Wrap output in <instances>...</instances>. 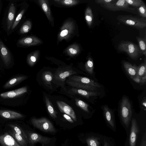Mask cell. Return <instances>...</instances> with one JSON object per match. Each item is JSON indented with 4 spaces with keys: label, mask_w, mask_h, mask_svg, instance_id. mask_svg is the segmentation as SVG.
I'll use <instances>...</instances> for the list:
<instances>
[{
    "label": "cell",
    "mask_w": 146,
    "mask_h": 146,
    "mask_svg": "<svg viewBox=\"0 0 146 146\" xmlns=\"http://www.w3.org/2000/svg\"><path fill=\"white\" fill-rule=\"evenodd\" d=\"M66 83L74 88L91 92H97L101 87L99 84L88 78L79 76H71Z\"/></svg>",
    "instance_id": "cell-1"
},
{
    "label": "cell",
    "mask_w": 146,
    "mask_h": 146,
    "mask_svg": "<svg viewBox=\"0 0 146 146\" xmlns=\"http://www.w3.org/2000/svg\"><path fill=\"white\" fill-rule=\"evenodd\" d=\"M77 73L70 67H60L56 70L54 74L52 82L57 86L64 88L66 79Z\"/></svg>",
    "instance_id": "cell-2"
},
{
    "label": "cell",
    "mask_w": 146,
    "mask_h": 146,
    "mask_svg": "<svg viewBox=\"0 0 146 146\" xmlns=\"http://www.w3.org/2000/svg\"><path fill=\"white\" fill-rule=\"evenodd\" d=\"M116 19L119 22L137 29H142L146 27L145 18H138L131 15H120Z\"/></svg>",
    "instance_id": "cell-3"
},
{
    "label": "cell",
    "mask_w": 146,
    "mask_h": 146,
    "mask_svg": "<svg viewBox=\"0 0 146 146\" xmlns=\"http://www.w3.org/2000/svg\"><path fill=\"white\" fill-rule=\"evenodd\" d=\"M117 48L119 51L127 53L133 60L137 59L142 54L138 46L131 42L124 41L121 42L118 45Z\"/></svg>",
    "instance_id": "cell-4"
},
{
    "label": "cell",
    "mask_w": 146,
    "mask_h": 146,
    "mask_svg": "<svg viewBox=\"0 0 146 146\" xmlns=\"http://www.w3.org/2000/svg\"><path fill=\"white\" fill-rule=\"evenodd\" d=\"M120 113L122 122L127 127H128L131 118L132 111L131 103L126 97H124L122 99Z\"/></svg>",
    "instance_id": "cell-5"
},
{
    "label": "cell",
    "mask_w": 146,
    "mask_h": 146,
    "mask_svg": "<svg viewBox=\"0 0 146 146\" xmlns=\"http://www.w3.org/2000/svg\"><path fill=\"white\" fill-rule=\"evenodd\" d=\"M31 122L34 127L45 132L55 133L56 130L51 122L45 117L32 118Z\"/></svg>",
    "instance_id": "cell-6"
},
{
    "label": "cell",
    "mask_w": 146,
    "mask_h": 146,
    "mask_svg": "<svg viewBox=\"0 0 146 146\" xmlns=\"http://www.w3.org/2000/svg\"><path fill=\"white\" fill-rule=\"evenodd\" d=\"M75 26L74 23L71 21H68L63 24L58 35V39L61 41L64 39H68L74 32Z\"/></svg>",
    "instance_id": "cell-7"
},
{
    "label": "cell",
    "mask_w": 146,
    "mask_h": 146,
    "mask_svg": "<svg viewBox=\"0 0 146 146\" xmlns=\"http://www.w3.org/2000/svg\"><path fill=\"white\" fill-rule=\"evenodd\" d=\"M28 140L31 146H34L37 143H39L42 145L49 143L51 139L44 137L35 133H30L28 135Z\"/></svg>",
    "instance_id": "cell-8"
},
{
    "label": "cell",
    "mask_w": 146,
    "mask_h": 146,
    "mask_svg": "<svg viewBox=\"0 0 146 146\" xmlns=\"http://www.w3.org/2000/svg\"><path fill=\"white\" fill-rule=\"evenodd\" d=\"M139 132V129L137 121L133 118L131 121L129 139L130 146H135Z\"/></svg>",
    "instance_id": "cell-9"
},
{
    "label": "cell",
    "mask_w": 146,
    "mask_h": 146,
    "mask_svg": "<svg viewBox=\"0 0 146 146\" xmlns=\"http://www.w3.org/2000/svg\"><path fill=\"white\" fill-rule=\"evenodd\" d=\"M115 11H123L134 14H137L138 12L136 8L130 7L125 0L116 1L114 3Z\"/></svg>",
    "instance_id": "cell-10"
},
{
    "label": "cell",
    "mask_w": 146,
    "mask_h": 146,
    "mask_svg": "<svg viewBox=\"0 0 146 146\" xmlns=\"http://www.w3.org/2000/svg\"><path fill=\"white\" fill-rule=\"evenodd\" d=\"M56 104L60 111L70 116L74 121H77V118L72 108L69 105L62 101H57Z\"/></svg>",
    "instance_id": "cell-11"
},
{
    "label": "cell",
    "mask_w": 146,
    "mask_h": 146,
    "mask_svg": "<svg viewBox=\"0 0 146 146\" xmlns=\"http://www.w3.org/2000/svg\"><path fill=\"white\" fill-rule=\"evenodd\" d=\"M0 56L5 65L9 66L11 62V54L8 49L0 40Z\"/></svg>",
    "instance_id": "cell-12"
},
{
    "label": "cell",
    "mask_w": 146,
    "mask_h": 146,
    "mask_svg": "<svg viewBox=\"0 0 146 146\" xmlns=\"http://www.w3.org/2000/svg\"><path fill=\"white\" fill-rule=\"evenodd\" d=\"M70 94L78 95L87 98L94 96H97L100 93L98 92H91L86 90L73 88L70 89L67 92Z\"/></svg>",
    "instance_id": "cell-13"
},
{
    "label": "cell",
    "mask_w": 146,
    "mask_h": 146,
    "mask_svg": "<svg viewBox=\"0 0 146 146\" xmlns=\"http://www.w3.org/2000/svg\"><path fill=\"white\" fill-rule=\"evenodd\" d=\"M0 144L1 146H21L12 136L7 132L0 135Z\"/></svg>",
    "instance_id": "cell-14"
},
{
    "label": "cell",
    "mask_w": 146,
    "mask_h": 146,
    "mask_svg": "<svg viewBox=\"0 0 146 146\" xmlns=\"http://www.w3.org/2000/svg\"><path fill=\"white\" fill-rule=\"evenodd\" d=\"M27 88L24 87L2 93L0 94V96L3 98H13L23 94L27 92Z\"/></svg>",
    "instance_id": "cell-15"
},
{
    "label": "cell",
    "mask_w": 146,
    "mask_h": 146,
    "mask_svg": "<svg viewBox=\"0 0 146 146\" xmlns=\"http://www.w3.org/2000/svg\"><path fill=\"white\" fill-rule=\"evenodd\" d=\"M42 43L38 38L34 36H29L23 38L18 41L19 44L23 46H35Z\"/></svg>",
    "instance_id": "cell-16"
},
{
    "label": "cell",
    "mask_w": 146,
    "mask_h": 146,
    "mask_svg": "<svg viewBox=\"0 0 146 146\" xmlns=\"http://www.w3.org/2000/svg\"><path fill=\"white\" fill-rule=\"evenodd\" d=\"M15 12V7L14 4L12 3L9 8L7 19V29L8 31L11 28L14 21Z\"/></svg>",
    "instance_id": "cell-17"
},
{
    "label": "cell",
    "mask_w": 146,
    "mask_h": 146,
    "mask_svg": "<svg viewBox=\"0 0 146 146\" xmlns=\"http://www.w3.org/2000/svg\"><path fill=\"white\" fill-rule=\"evenodd\" d=\"M0 116L5 118L10 119H18L23 117L21 114L17 112L6 110H0Z\"/></svg>",
    "instance_id": "cell-18"
},
{
    "label": "cell",
    "mask_w": 146,
    "mask_h": 146,
    "mask_svg": "<svg viewBox=\"0 0 146 146\" xmlns=\"http://www.w3.org/2000/svg\"><path fill=\"white\" fill-rule=\"evenodd\" d=\"M124 67L128 75L131 79L137 76V67L126 61L123 62Z\"/></svg>",
    "instance_id": "cell-19"
},
{
    "label": "cell",
    "mask_w": 146,
    "mask_h": 146,
    "mask_svg": "<svg viewBox=\"0 0 146 146\" xmlns=\"http://www.w3.org/2000/svg\"><path fill=\"white\" fill-rule=\"evenodd\" d=\"M27 77L26 76H20L15 77L9 80L4 86L5 89L9 88L27 79Z\"/></svg>",
    "instance_id": "cell-20"
},
{
    "label": "cell",
    "mask_w": 146,
    "mask_h": 146,
    "mask_svg": "<svg viewBox=\"0 0 146 146\" xmlns=\"http://www.w3.org/2000/svg\"><path fill=\"white\" fill-rule=\"evenodd\" d=\"M103 110L105 118L107 122L111 127L114 128L115 123L111 110L106 105L103 106Z\"/></svg>",
    "instance_id": "cell-21"
},
{
    "label": "cell",
    "mask_w": 146,
    "mask_h": 146,
    "mask_svg": "<svg viewBox=\"0 0 146 146\" xmlns=\"http://www.w3.org/2000/svg\"><path fill=\"white\" fill-rule=\"evenodd\" d=\"M53 75L50 71H45L42 74L41 78L45 85L50 89L52 88V83L53 78Z\"/></svg>",
    "instance_id": "cell-22"
},
{
    "label": "cell",
    "mask_w": 146,
    "mask_h": 146,
    "mask_svg": "<svg viewBox=\"0 0 146 146\" xmlns=\"http://www.w3.org/2000/svg\"><path fill=\"white\" fill-rule=\"evenodd\" d=\"M114 0H96L95 2L106 9L110 11H115Z\"/></svg>",
    "instance_id": "cell-23"
},
{
    "label": "cell",
    "mask_w": 146,
    "mask_h": 146,
    "mask_svg": "<svg viewBox=\"0 0 146 146\" xmlns=\"http://www.w3.org/2000/svg\"><path fill=\"white\" fill-rule=\"evenodd\" d=\"M38 2L49 21L51 22L53 21V20L48 1L46 0H39Z\"/></svg>",
    "instance_id": "cell-24"
},
{
    "label": "cell",
    "mask_w": 146,
    "mask_h": 146,
    "mask_svg": "<svg viewBox=\"0 0 146 146\" xmlns=\"http://www.w3.org/2000/svg\"><path fill=\"white\" fill-rule=\"evenodd\" d=\"M45 100L46 108L49 114L53 118H56L57 117V112L54 109L51 102L46 96H45Z\"/></svg>",
    "instance_id": "cell-25"
},
{
    "label": "cell",
    "mask_w": 146,
    "mask_h": 146,
    "mask_svg": "<svg viewBox=\"0 0 146 146\" xmlns=\"http://www.w3.org/2000/svg\"><path fill=\"white\" fill-rule=\"evenodd\" d=\"M85 19L88 26L90 27L93 20V15L92 9L90 7H87L85 13Z\"/></svg>",
    "instance_id": "cell-26"
},
{
    "label": "cell",
    "mask_w": 146,
    "mask_h": 146,
    "mask_svg": "<svg viewBox=\"0 0 146 146\" xmlns=\"http://www.w3.org/2000/svg\"><path fill=\"white\" fill-rule=\"evenodd\" d=\"M12 137L21 146H27L28 142L20 135L17 133L13 130L11 133Z\"/></svg>",
    "instance_id": "cell-27"
},
{
    "label": "cell",
    "mask_w": 146,
    "mask_h": 146,
    "mask_svg": "<svg viewBox=\"0 0 146 146\" xmlns=\"http://www.w3.org/2000/svg\"><path fill=\"white\" fill-rule=\"evenodd\" d=\"M136 39L138 41L139 48L142 54L145 56L146 55V36L144 38L137 37Z\"/></svg>",
    "instance_id": "cell-28"
},
{
    "label": "cell",
    "mask_w": 146,
    "mask_h": 146,
    "mask_svg": "<svg viewBox=\"0 0 146 146\" xmlns=\"http://www.w3.org/2000/svg\"><path fill=\"white\" fill-rule=\"evenodd\" d=\"M66 51L68 54L70 56H73L79 53L80 48L78 45L74 44L69 46Z\"/></svg>",
    "instance_id": "cell-29"
},
{
    "label": "cell",
    "mask_w": 146,
    "mask_h": 146,
    "mask_svg": "<svg viewBox=\"0 0 146 146\" xmlns=\"http://www.w3.org/2000/svg\"><path fill=\"white\" fill-rule=\"evenodd\" d=\"M38 52L35 51L29 54L27 57V62L31 66H33L35 63L38 59Z\"/></svg>",
    "instance_id": "cell-30"
},
{
    "label": "cell",
    "mask_w": 146,
    "mask_h": 146,
    "mask_svg": "<svg viewBox=\"0 0 146 146\" xmlns=\"http://www.w3.org/2000/svg\"><path fill=\"white\" fill-rule=\"evenodd\" d=\"M86 71L90 74L92 75L93 73L94 68V63L92 59L90 57L88 58L85 65Z\"/></svg>",
    "instance_id": "cell-31"
},
{
    "label": "cell",
    "mask_w": 146,
    "mask_h": 146,
    "mask_svg": "<svg viewBox=\"0 0 146 146\" xmlns=\"http://www.w3.org/2000/svg\"><path fill=\"white\" fill-rule=\"evenodd\" d=\"M9 125L17 133L21 135L28 142L27 136L25 132L21 128L14 125L11 124Z\"/></svg>",
    "instance_id": "cell-32"
},
{
    "label": "cell",
    "mask_w": 146,
    "mask_h": 146,
    "mask_svg": "<svg viewBox=\"0 0 146 146\" xmlns=\"http://www.w3.org/2000/svg\"><path fill=\"white\" fill-rule=\"evenodd\" d=\"M32 23L30 21L27 20L22 25L20 30V33L24 34L28 32L31 29Z\"/></svg>",
    "instance_id": "cell-33"
},
{
    "label": "cell",
    "mask_w": 146,
    "mask_h": 146,
    "mask_svg": "<svg viewBox=\"0 0 146 146\" xmlns=\"http://www.w3.org/2000/svg\"><path fill=\"white\" fill-rule=\"evenodd\" d=\"M54 1L59 4L68 6L75 5L80 2L79 1L76 0H55Z\"/></svg>",
    "instance_id": "cell-34"
},
{
    "label": "cell",
    "mask_w": 146,
    "mask_h": 146,
    "mask_svg": "<svg viewBox=\"0 0 146 146\" xmlns=\"http://www.w3.org/2000/svg\"><path fill=\"white\" fill-rule=\"evenodd\" d=\"M146 76V63H142L139 67H137V76L140 78Z\"/></svg>",
    "instance_id": "cell-35"
},
{
    "label": "cell",
    "mask_w": 146,
    "mask_h": 146,
    "mask_svg": "<svg viewBox=\"0 0 146 146\" xmlns=\"http://www.w3.org/2000/svg\"><path fill=\"white\" fill-rule=\"evenodd\" d=\"M76 104L86 112L89 113L88 105L83 101L78 99L75 100Z\"/></svg>",
    "instance_id": "cell-36"
},
{
    "label": "cell",
    "mask_w": 146,
    "mask_h": 146,
    "mask_svg": "<svg viewBox=\"0 0 146 146\" xmlns=\"http://www.w3.org/2000/svg\"><path fill=\"white\" fill-rule=\"evenodd\" d=\"M88 146H99L98 138L94 136H90L86 139Z\"/></svg>",
    "instance_id": "cell-37"
},
{
    "label": "cell",
    "mask_w": 146,
    "mask_h": 146,
    "mask_svg": "<svg viewBox=\"0 0 146 146\" xmlns=\"http://www.w3.org/2000/svg\"><path fill=\"white\" fill-rule=\"evenodd\" d=\"M136 9L139 15L143 18L145 19L146 18V6L144 3L143 1L140 6Z\"/></svg>",
    "instance_id": "cell-38"
},
{
    "label": "cell",
    "mask_w": 146,
    "mask_h": 146,
    "mask_svg": "<svg viewBox=\"0 0 146 146\" xmlns=\"http://www.w3.org/2000/svg\"><path fill=\"white\" fill-rule=\"evenodd\" d=\"M25 11V9H23L17 15L11 28L12 30L14 29L18 24L24 14Z\"/></svg>",
    "instance_id": "cell-39"
},
{
    "label": "cell",
    "mask_w": 146,
    "mask_h": 146,
    "mask_svg": "<svg viewBox=\"0 0 146 146\" xmlns=\"http://www.w3.org/2000/svg\"><path fill=\"white\" fill-rule=\"evenodd\" d=\"M129 5H131L137 9L139 7L142 2L141 0H125Z\"/></svg>",
    "instance_id": "cell-40"
},
{
    "label": "cell",
    "mask_w": 146,
    "mask_h": 146,
    "mask_svg": "<svg viewBox=\"0 0 146 146\" xmlns=\"http://www.w3.org/2000/svg\"><path fill=\"white\" fill-rule=\"evenodd\" d=\"M139 146H146V132L143 134Z\"/></svg>",
    "instance_id": "cell-41"
},
{
    "label": "cell",
    "mask_w": 146,
    "mask_h": 146,
    "mask_svg": "<svg viewBox=\"0 0 146 146\" xmlns=\"http://www.w3.org/2000/svg\"><path fill=\"white\" fill-rule=\"evenodd\" d=\"M63 116L64 118L69 122L71 123H74V122L73 119L69 115L64 114L63 115Z\"/></svg>",
    "instance_id": "cell-42"
},
{
    "label": "cell",
    "mask_w": 146,
    "mask_h": 146,
    "mask_svg": "<svg viewBox=\"0 0 146 146\" xmlns=\"http://www.w3.org/2000/svg\"><path fill=\"white\" fill-rule=\"evenodd\" d=\"M132 79L136 82L137 83H141V79L137 76Z\"/></svg>",
    "instance_id": "cell-43"
},
{
    "label": "cell",
    "mask_w": 146,
    "mask_h": 146,
    "mask_svg": "<svg viewBox=\"0 0 146 146\" xmlns=\"http://www.w3.org/2000/svg\"><path fill=\"white\" fill-rule=\"evenodd\" d=\"M146 76H145L141 78V84H144L146 82Z\"/></svg>",
    "instance_id": "cell-44"
},
{
    "label": "cell",
    "mask_w": 146,
    "mask_h": 146,
    "mask_svg": "<svg viewBox=\"0 0 146 146\" xmlns=\"http://www.w3.org/2000/svg\"><path fill=\"white\" fill-rule=\"evenodd\" d=\"M104 146H109L108 143L105 139L104 140Z\"/></svg>",
    "instance_id": "cell-45"
},
{
    "label": "cell",
    "mask_w": 146,
    "mask_h": 146,
    "mask_svg": "<svg viewBox=\"0 0 146 146\" xmlns=\"http://www.w3.org/2000/svg\"><path fill=\"white\" fill-rule=\"evenodd\" d=\"M142 105L143 106H144L145 107V108L146 106V100H144L143 102L142 103Z\"/></svg>",
    "instance_id": "cell-46"
}]
</instances>
